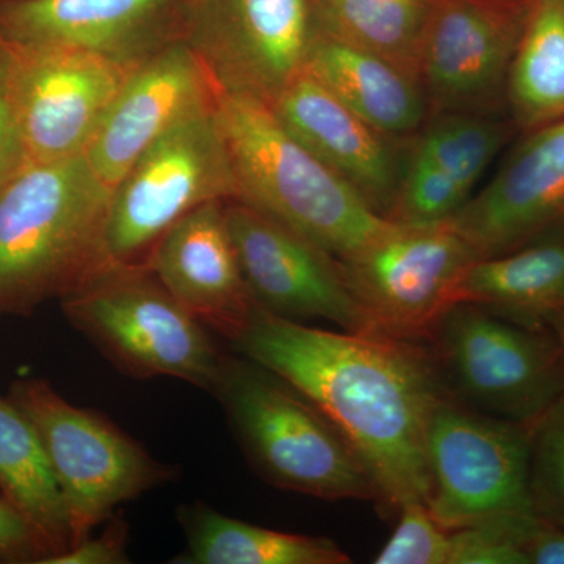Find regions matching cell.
<instances>
[{
    "label": "cell",
    "mask_w": 564,
    "mask_h": 564,
    "mask_svg": "<svg viewBox=\"0 0 564 564\" xmlns=\"http://www.w3.org/2000/svg\"><path fill=\"white\" fill-rule=\"evenodd\" d=\"M521 137L492 181L451 218L481 259L564 229V120Z\"/></svg>",
    "instance_id": "16"
},
{
    "label": "cell",
    "mask_w": 564,
    "mask_h": 564,
    "mask_svg": "<svg viewBox=\"0 0 564 564\" xmlns=\"http://www.w3.org/2000/svg\"><path fill=\"white\" fill-rule=\"evenodd\" d=\"M177 521L187 538L182 564H348L328 538L278 532L229 518L203 502L182 505Z\"/></svg>",
    "instance_id": "22"
},
{
    "label": "cell",
    "mask_w": 564,
    "mask_h": 564,
    "mask_svg": "<svg viewBox=\"0 0 564 564\" xmlns=\"http://www.w3.org/2000/svg\"><path fill=\"white\" fill-rule=\"evenodd\" d=\"M505 104L519 135L564 120V0H534Z\"/></svg>",
    "instance_id": "24"
},
{
    "label": "cell",
    "mask_w": 564,
    "mask_h": 564,
    "mask_svg": "<svg viewBox=\"0 0 564 564\" xmlns=\"http://www.w3.org/2000/svg\"><path fill=\"white\" fill-rule=\"evenodd\" d=\"M263 480L323 500H373L377 488L347 437L295 386L250 358L226 356L214 389Z\"/></svg>",
    "instance_id": "4"
},
{
    "label": "cell",
    "mask_w": 564,
    "mask_h": 564,
    "mask_svg": "<svg viewBox=\"0 0 564 564\" xmlns=\"http://www.w3.org/2000/svg\"><path fill=\"white\" fill-rule=\"evenodd\" d=\"M234 347L321 408L369 470L386 516L426 503L425 444L447 395L425 343L334 333L258 307Z\"/></svg>",
    "instance_id": "1"
},
{
    "label": "cell",
    "mask_w": 564,
    "mask_h": 564,
    "mask_svg": "<svg viewBox=\"0 0 564 564\" xmlns=\"http://www.w3.org/2000/svg\"><path fill=\"white\" fill-rule=\"evenodd\" d=\"M225 203H206L182 217L147 263L196 321L234 343L259 306L245 284Z\"/></svg>",
    "instance_id": "19"
},
{
    "label": "cell",
    "mask_w": 564,
    "mask_h": 564,
    "mask_svg": "<svg viewBox=\"0 0 564 564\" xmlns=\"http://www.w3.org/2000/svg\"><path fill=\"white\" fill-rule=\"evenodd\" d=\"M392 536L375 564H448L452 532L444 529L425 502L414 500L397 514Z\"/></svg>",
    "instance_id": "29"
},
{
    "label": "cell",
    "mask_w": 564,
    "mask_h": 564,
    "mask_svg": "<svg viewBox=\"0 0 564 564\" xmlns=\"http://www.w3.org/2000/svg\"><path fill=\"white\" fill-rule=\"evenodd\" d=\"M544 323L552 329V333L555 334L556 339H558L560 345H562L564 356V313L551 314L545 318Z\"/></svg>",
    "instance_id": "34"
},
{
    "label": "cell",
    "mask_w": 564,
    "mask_h": 564,
    "mask_svg": "<svg viewBox=\"0 0 564 564\" xmlns=\"http://www.w3.org/2000/svg\"><path fill=\"white\" fill-rule=\"evenodd\" d=\"M237 198L345 259L388 228L361 196L285 131L267 104L218 90Z\"/></svg>",
    "instance_id": "3"
},
{
    "label": "cell",
    "mask_w": 564,
    "mask_h": 564,
    "mask_svg": "<svg viewBox=\"0 0 564 564\" xmlns=\"http://www.w3.org/2000/svg\"><path fill=\"white\" fill-rule=\"evenodd\" d=\"M534 0H440L421 62L429 120L507 113V84Z\"/></svg>",
    "instance_id": "12"
},
{
    "label": "cell",
    "mask_w": 564,
    "mask_h": 564,
    "mask_svg": "<svg viewBox=\"0 0 564 564\" xmlns=\"http://www.w3.org/2000/svg\"><path fill=\"white\" fill-rule=\"evenodd\" d=\"M534 425L478 413L448 393L441 399L426 433V507L444 529L536 513Z\"/></svg>",
    "instance_id": "9"
},
{
    "label": "cell",
    "mask_w": 564,
    "mask_h": 564,
    "mask_svg": "<svg viewBox=\"0 0 564 564\" xmlns=\"http://www.w3.org/2000/svg\"><path fill=\"white\" fill-rule=\"evenodd\" d=\"M318 29L315 0H206L185 40L218 90L270 106L306 69Z\"/></svg>",
    "instance_id": "11"
},
{
    "label": "cell",
    "mask_w": 564,
    "mask_h": 564,
    "mask_svg": "<svg viewBox=\"0 0 564 564\" xmlns=\"http://www.w3.org/2000/svg\"><path fill=\"white\" fill-rule=\"evenodd\" d=\"M61 303L70 325L120 372L177 378L214 392L226 356L148 263L109 259Z\"/></svg>",
    "instance_id": "5"
},
{
    "label": "cell",
    "mask_w": 564,
    "mask_h": 564,
    "mask_svg": "<svg viewBox=\"0 0 564 564\" xmlns=\"http://www.w3.org/2000/svg\"><path fill=\"white\" fill-rule=\"evenodd\" d=\"M462 302L532 326L564 313V229L521 250L475 262L459 282L456 303Z\"/></svg>",
    "instance_id": "21"
},
{
    "label": "cell",
    "mask_w": 564,
    "mask_h": 564,
    "mask_svg": "<svg viewBox=\"0 0 564 564\" xmlns=\"http://www.w3.org/2000/svg\"><path fill=\"white\" fill-rule=\"evenodd\" d=\"M191 17L187 0H0V41L141 63L185 39Z\"/></svg>",
    "instance_id": "15"
},
{
    "label": "cell",
    "mask_w": 564,
    "mask_h": 564,
    "mask_svg": "<svg viewBox=\"0 0 564 564\" xmlns=\"http://www.w3.org/2000/svg\"><path fill=\"white\" fill-rule=\"evenodd\" d=\"M425 344L445 392L478 413L534 425L564 397L562 345L547 325L462 302Z\"/></svg>",
    "instance_id": "6"
},
{
    "label": "cell",
    "mask_w": 564,
    "mask_h": 564,
    "mask_svg": "<svg viewBox=\"0 0 564 564\" xmlns=\"http://www.w3.org/2000/svg\"><path fill=\"white\" fill-rule=\"evenodd\" d=\"M9 50L25 165L84 154L104 115L140 65L90 51Z\"/></svg>",
    "instance_id": "13"
},
{
    "label": "cell",
    "mask_w": 564,
    "mask_h": 564,
    "mask_svg": "<svg viewBox=\"0 0 564 564\" xmlns=\"http://www.w3.org/2000/svg\"><path fill=\"white\" fill-rule=\"evenodd\" d=\"M128 522L121 514L107 521L101 536L84 538L68 551L44 560L41 564H122L128 560Z\"/></svg>",
    "instance_id": "31"
},
{
    "label": "cell",
    "mask_w": 564,
    "mask_h": 564,
    "mask_svg": "<svg viewBox=\"0 0 564 564\" xmlns=\"http://www.w3.org/2000/svg\"><path fill=\"white\" fill-rule=\"evenodd\" d=\"M530 488L536 513L564 527V397L534 425Z\"/></svg>",
    "instance_id": "28"
},
{
    "label": "cell",
    "mask_w": 564,
    "mask_h": 564,
    "mask_svg": "<svg viewBox=\"0 0 564 564\" xmlns=\"http://www.w3.org/2000/svg\"><path fill=\"white\" fill-rule=\"evenodd\" d=\"M440 0H315L329 35L378 55L421 79V62Z\"/></svg>",
    "instance_id": "25"
},
{
    "label": "cell",
    "mask_w": 564,
    "mask_h": 564,
    "mask_svg": "<svg viewBox=\"0 0 564 564\" xmlns=\"http://www.w3.org/2000/svg\"><path fill=\"white\" fill-rule=\"evenodd\" d=\"M304 70L393 139L413 141L429 121V104L417 76L322 29Z\"/></svg>",
    "instance_id": "20"
},
{
    "label": "cell",
    "mask_w": 564,
    "mask_h": 564,
    "mask_svg": "<svg viewBox=\"0 0 564 564\" xmlns=\"http://www.w3.org/2000/svg\"><path fill=\"white\" fill-rule=\"evenodd\" d=\"M50 547L28 518L0 496V556L11 562L41 563Z\"/></svg>",
    "instance_id": "32"
},
{
    "label": "cell",
    "mask_w": 564,
    "mask_h": 564,
    "mask_svg": "<svg viewBox=\"0 0 564 564\" xmlns=\"http://www.w3.org/2000/svg\"><path fill=\"white\" fill-rule=\"evenodd\" d=\"M508 113H448L430 118L411 150L473 193L489 163L518 135Z\"/></svg>",
    "instance_id": "26"
},
{
    "label": "cell",
    "mask_w": 564,
    "mask_h": 564,
    "mask_svg": "<svg viewBox=\"0 0 564 564\" xmlns=\"http://www.w3.org/2000/svg\"><path fill=\"white\" fill-rule=\"evenodd\" d=\"M270 110L293 139L388 220L399 196L411 144L378 131L303 70Z\"/></svg>",
    "instance_id": "17"
},
{
    "label": "cell",
    "mask_w": 564,
    "mask_h": 564,
    "mask_svg": "<svg viewBox=\"0 0 564 564\" xmlns=\"http://www.w3.org/2000/svg\"><path fill=\"white\" fill-rule=\"evenodd\" d=\"M218 87L185 39L137 66L93 133L84 155L113 188L141 152L182 118L217 101Z\"/></svg>",
    "instance_id": "18"
},
{
    "label": "cell",
    "mask_w": 564,
    "mask_h": 564,
    "mask_svg": "<svg viewBox=\"0 0 564 564\" xmlns=\"http://www.w3.org/2000/svg\"><path fill=\"white\" fill-rule=\"evenodd\" d=\"M236 198L231 155L215 101L159 137L115 185L107 254L118 262L147 263L182 217L203 204Z\"/></svg>",
    "instance_id": "7"
},
{
    "label": "cell",
    "mask_w": 564,
    "mask_h": 564,
    "mask_svg": "<svg viewBox=\"0 0 564 564\" xmlns=\"http://www.w3.org/2000/svg\"><path fill=\"white\" fill-rule=\"evenodd\" d=\"M469 198L470 193L451 174L411 150L402 187L388 221L399 225H430L448 220Z\"/></svg>",
    "instance_id": "27"
},
{
    "label": "cell",
    "mask_w": 564,
    "mask_h": 564,
    "mask_svg": "<svg viewBox=\"0 0 564 564\" xmlns=\"http://www.w3.org/2000/svg\"><path fill=\"white\" fill-rule=\"evenodd\" d=\"M111 192L84 154L29 163L0 188V317L31 315L109 261Z\"/></svg>",
    "instance_id": "2"
},
{
    "label": "cell",
    "mask_w": 564,
    "mask_h": 564,
    "mask_svg": "<svg viewBox=\"0 0 564 564\" xmlns=\"http://www.w3.org/2000/svg\"><path fill=\"white\" fill-rule=\"evenodd\" d=\"M480 259L448 218L430 225L391 221L340 265L373 333L425 343Z\"/></svg>",
    "instance_id": "10"
},
{
    "label": "cell",
    "mask_w": 564,
    "mask_h": 564,
    "mask_svg": "<svg viewBox=\"0 0 564 564\" xmlns=\"http://www.w3.org/2000/svg\"><path fill=\"white\" fill-rule=\"evenodd\" d=\"M24 166V147L11 88V54L0 41V188Z\"/></svg>",
    "instance_id": "30"
},
{
    "label": "cell",
    "mask_w": 564,
    "mask_h": 564,
    "mask_svg": "<svg viewBox=\"0 0 564 564\" xmlns=\"http://www.w3.org/2000/svg\"><path fill=\"white\" fill-rule=\"evenodd\" d=\"M245 284L261 310L293 322L323 318L344 332L373 333L339 259L240 199L225 203Z\"/></svg>",
    "instance_id": "14"
},
{
    "label": "cell",
    "mask_w": 564,
    "mask_h": 564,
    "mask_svg": "<svg viewBox=\"0 0 564 564\" xmlns=\"http://www.w3.org/2000/svg\"><path fill=\"white\" fill-rule=\"evenodd\" d=\"M204 2H206V0H187L188 7H191L192 11L199 9Z\"/></svg>",
    "instance_id": "35"
},
{
    "label": "cell",
    "mask_w": 564,
    "mask_h": 564,
    "mask_svg": "<svg viewBox=\"0 0 564 564\" xmlns=\"http://www.w3.org/2000/svg\"><path fill=\"white\" fill-rule=\"evenodd\" d=\"M9 399L44 445L68 508L73 545L109 521L120 505L176 477L173 466L155 459L109 419L66 402L46 381H17Z\"/></svg>",
    "instance_id": "8"
},
{
    "label": "cell",
    "mask_w": 564,
    "mask_h": 564,
    "mask_svg": "<svg viewBox=\"0 0 564 564\" xmlns=\"http://www.w3.org/2000/svg\"><path fill=\"white\" fill-rule=\"evenodd\" d=\"M521 551L527 564H564V527L538 514L527 527Z\"/></svg>",
    "instance_id": "33"
},
{
    "label": "cell",
    "mask_w": 564,
    "mask_h": 564,
    "mask_svg": "<svg viewBox=\"0 0 564 564\" xmlns=\"http://www.w3.org/2000/svg\"><path fill=\"white\" fill-rule=\"evenodd\" d=\"M0 492L35 527L50 547L47 558L73 545L68 508L44 445L10 399H0Z\"/></svg>",
    "instance_id": "23"
}]
</instances>
